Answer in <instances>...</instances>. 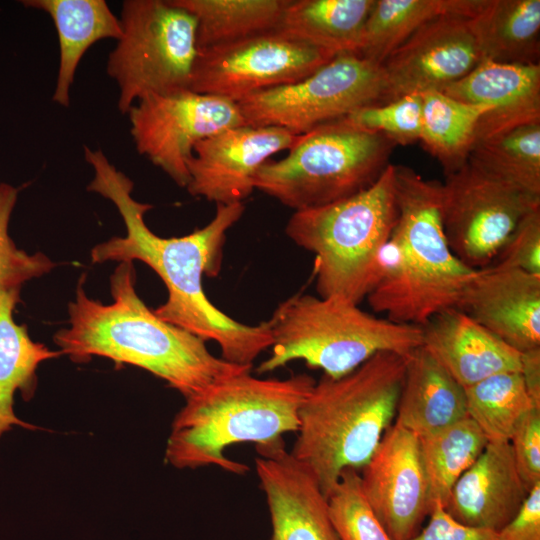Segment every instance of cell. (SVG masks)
Wrapping results in <instances>:
<instances>
[{
  "mask_svg": "<svg viewBox=\"0 0 540 540\" xmlns=\"http://www.w3.org/2000/svg\"><path fill=\"white\" fill-rule=\"evenodd\" d=\"M84 157L94 170L87 189L116 206L127 231L124 237L96 245L91 251L92 262H144L168 291L166 302L153 310L159 318L203 341H215L226 361L252 366L272 345L268 321L246 325L234 320L211 303L202 287L204 275L219 274L226 233L243 215L244 204H217L215 216L204 227L185 236L164 238L146 225L144 215L152 205L133 198V181L100 149L85 146Z\"/></svg>",
  "mask_w": 540,
  "mask_h": 540,
  "instance_id": "1",
  "label": "cell"
},
{
  "mask_svg": "<svg viewBox=\"0 0 540 540\" xmlns=\"http://www.w3.org/2000/svg\"><path fill=\"white\" fill-rule=\"evenodd\" d=\"M85 279L80 278L75 299L68 304L70 327L53 337L73 362L100 356L117 365L130 364L163 379L185 399L251 370L214 356L205 341L159 318L136 292L133 262L119 263L110 276L111 304L89 298Z\"/></svg>",
  "mask_w": 540,
  "mask_h": 540,
  "instance_id": "2",
  "label": "cell"
},
{
  "mask_svg": "<svg viewBox=\"0 0 540 540\" xmlns=\"http://www.w3.org/2000/svg\"><path fill=\"white\" fill-rule=\"evenodd\" d=\"M397 224L380 256L378 279L368 293L370 307L400 324L422 327L456 308L477 272L451 251L441 218V182L394 165Z\"/></svg>",
  "mask_w": 540,
  "mask_h": 540,
  "instance_id": "3",
  "label": "cell"
},
{
  "mask_svg": "<svg viewBox=\"0 0 540 540\" xmlns=\"http://www.w3.org/2000/svg\"><path fill=\"white\" fill-rule=\"evenodd\" d=\"M406 356L379 352L352 372L315 382L300 407L290 453L314 476L327 498L343 470L362 469L392 425Z\"/></svg>",
  "mask_w": 540,
  "mask_h": 540,
  "instance_id": "4",
  "label": "cell"
},
{
  "mask_svg": "<svg viewBox=\"0 0 540 540\" xmlns=\"http://www.w3.org/2000/svg\"><path fill=\"white\" fill-rule=\"evenodd\" d=\"M315 380L307 374L262 379L250 371L221 379L186 399L175 415L165 461L178 469L217 466L244 474L247 465L226 457L236 443L270 445L297 432L300 407Z\"/></svg>",
  "mask_w": 540,
  "mask_h": 540,
  "instance_id": "5",
  "label": "cell"
},
{
  "mask_svg": "<svg viewBox=\"0 0 540 540\" xmlns=\"http://www.w3.org/2000/svg\"><path fill=\"white\" fill-rule=\"evenodd\" d=\"M394 164L369 188L345 199L295 211L285 232L315 254L319 297L359 304L375 285L380 256L397 224Z\"/></svg>",
  "mask_w": 540,
  "mask_h": 540,
  "instance_id": "6",
  "label": "cell"
},
{
  "mask_svg": "<svg viewBox=\"0 0 540 540\" xmlns=\"http://www.w3.org/2000/svg\"><path fill=\"white\" fill-rule=\"evenodd\" d=\"M268 323L272 352L257 367L259 374L303 360L339 378L379 352L406 356L423 343L421 327L376 317L340 296L293 295Z\"/></svg>",
  "mask_w": 540,
  "mask_h": 540,
  "instance_id": "7",
  "label": "cell"
},
{
  "mask_svg": "<svg viewBox=\"0 0 540 540\" xmlns=\"http://www.w3.org/2000/svg\"><path fill=\"white\" fill-rule=\"evenodd\" d=\"M395 146L339 119L297 135L284 158L260 167L254 188L294 211L321 207L374 184Z\"/></svg>",
  "mask_w": 540,
  "mask_h": 540,
  "instance_id": "8",
  "label": "cell"
},
{
  "mask_svg": "<svg viewBox=\"0 0 540 540\" xmlns=\"http://www.w3.org/2000/svg\"><path fill=\"white\" fill-rule=\"evenodd\" d=\"M119 19L122 34L106 70L118 84L121 113L146 96L190 89L198 54L190 12L172 0H126Z\"/></svg>",
  "mask_w": 540,
  "mask_h": 540,
  "instance_id": "9",
  "label": "cell"
},
{
  "mask_svg": "<svg viewBox=\"0 0 540 540\" xmlns=\"http://www.w3.org/2000/svg\"><path fill=\"white\" fill-rule=\"evenodd\" d=\"M381 64L355 53L335 56L303 79L252 94L237 103L246 125L294 135L385 102Z\"/></svg>",
  "mask_w": 540,
  "mask_h": 540,
  "instance_id": "10",
  "label": "cell"
},
{
  "mask_svg": "<svg viewBox=\"0 0 540 540\" xmlns=\"http://www.w3.org/2000/svg\"><path fill=\"white\" fill-rule=\"evenodd\" d=\"M441 183V218L453 254L472 269L489 266L518 223L540 208V196L467 161Z\"/></svg>",
  "mask_w": 540,
  "mask_h": 540,
  "instance_id": "11",
  "label": "cell"
},
{
  "mask_svg": "<svg viewBox=\"0 0 540 540\" xmlns=\"http://www.w3.org/2000/svg\"><path fill=\"white\" fill-rule=\"evenodd\" d=\"M127 114L138 153L182 188L189 182L187 163L195 145L245 124L237 103L190 89L146 96Z\"/></svg>",
  "mask_w": 540,
  "mask_h": 540,
  "instance_id": "12",
  "label": "cell"
},
{
  "mask_svg": "<svg viewBox=\"0 0 540 540\" xmlns=\"http://www.w3.org/2000/svg\"><path fill=\"white\" fill-rule=\"evenodd\" d=\"M335 56L276 31L198 51L190 90L238 103L297 82Z\"/></svg>",
  "mask_w": 540,
  "mask_h": 540,
  "instance_id": "13",
  "label": "cell"
},
{
  "mask_svg": "<svg viewBox=\"0 0 540 540\" xmlns=\"http://www.w3.org/2000/svg\"><path fill=\"white\" fill-rule=\"evenodd\" d=\"M362 469L365 497L390 538L417 535L432 508L419 438L394 422Z\"/></svg>",
  "mask_w": 540,
  "mask_h": 540,
  "instance_id": "14",
  "label": "cell"
},
{
  "mask_svg": "<svg viewBox=\"0 0 540 540\" xmlns=\"http://www.w3.org/2000/svg\"><path fill=\"white\" fill-rule=\"evenodd\" d=\"M482 61L468 18L441 16L415 31L381 63L385 102L441 91Z\"/></svg>",
  "mask_w": 540,
  "mask_h": 540,
  "instance_id": "15",
  "label": "cell"
},
{
  "mask_svg": "<svg viewBox=\"0 0 540 540\" xmlns=\"http://www.w3.org/2000/svg\"><path fill=\"white\" fill-rule=\"evenodd\" d=\"M297 135L273 126L240 125L199 141L187 163V191L217 204L243 203L270 157L288 150Z\"/></svg>",
  "mask_w": 540,
  "mask_h": 540,
  "instance_id": "16",
  "label": "cell"
},
{
  "mask_svg": "<svg viewBox=\"0 0 540 540\" xmlns=\"http://www.w3.org/2000/svg\"><path fill=\"white\" fill-rule=\"evenodd\" d=\"M256 473L272 524L271 540H339L328 501L312 473L280 440L256 446Z\"/></svg>",
  "mask_w": 540,
  "mask_h": 540,
  "instance_id": "17",
  "label": "cell"
},
{
  "mask_svg": "<svg viewBox=\"0 0 540 540\" xmlns=\"http://www.w3.org/2000/svg\"><path fill=\"white\" fill-rule=\"evenodd\" d=\"M456 308L519 353L540 348V275L498 265L478 269Z\"/></svg>",
  "mask_w": 540,
  "mask_h": 540,
  "instance_id": "18",
  "label": "cell"
},
{
  "mask_svg": "<svg viewBox=\"0 0 540 540\" xmlns=\"http://www.w3.org/2000/svg\"><path fill=\"white\" fill-rule=\"evenodd\" d=\"M441 92L461 102L491 109L479 119L474 144L540 122V64L482 60L465 77Z\"/></svg>",
  "mask_w": 540,
  "mask_h": 540,
  "instance_id": "19",
  "label": "cell"
},
{
  "mask_svg": "<svg viewBox=\"0 0 540 540\" xmlns=\"http://www.w3.org/2000/svg\"><path fill=\"white\" fill-rule=\"evenodd\" d=\"M517 471L509 441H490L454 484L443 507L456 521L500 531L529 494Z\"/></svg>",
  "mask_w": 540,
  "mask_h": 540,
  "instance_id": "20",
  "label": "cell"
},
{
  "mask_svg": "<svg viewBox=\"0 0 540 540\" xmlns=\"http://www.w3.org/2000/svg\"><path fill=\"white\" fill-rule=\"evenodd\" d=\"M421 328L422 345L464 388L496 374L520 372L521 353L457 308L438 313Z\"/></svg>",
  "mask_w": 540,
  "mask_h": 540,
  "instance_id": "21",
  "label": "cell"
},
{
  "mask_svg": "<svg viewBox=\"0 0 540 540\" xmlns=\"http://www.w3.org/2000/svg\"><path fill=\"white\" fill-rule=\"evenodd\" d=\"M466 417L464 387L423 345L406 355L395 423L422 438Z\"/></svg>",
  "mask_w": 540,
  "mask_h": 540,
  "instance_id": "22",
  "label": "cell"
},
{
  "mask_svg": "<svg viewBox=\"0 0 540 540\" xmlns=\"http://www.w3.org/2000/svg\"><path fill=\"white\" fill-rule=\"evenodd\" d=\"M21 3L46 12L54 22L59 67L52 100L69 107L70 88L83 55L99 40H118L122 34L120 19L104 0H24Z\"/></svg>",
  "mask_w": 540,
  "mask_h": 540,
  "instance_id": "23",
  "label": "cell"
},
{
  "mask_svg": "<svg viewBox=\"0 0 540 540\" xmlns=\"http://www.w3.org/2000/svg\"><path fill=\"white\" fill-rule=\"evenodd\" d=\"M22 286L0 288V437L14 426L35 430L36 426L19 419L14 412V395L31 400L37 388L38 366L46 360L63 356L33 341L26 325L14 321L13 312L20 302Z\"/></svg>",
  "mask_w": 540,
  "mask_h": 540,
  "instance_id": "24",
  "label": "cell"
},
{
  "mask_svg": "<svg viewBox=\"0 0 540 540\" xmlns=\"http://www.w3.org/2000/svg\"><path fill=\"white\" fill-rule=\"evenodd\" d=\"M375 0H289L276 32L333 56L358 54Z\"/></svg>",
  "mask_w": 540,
  "mask_h": 540,
  "instance_id": "25",
  "label": "cell"
},
{
  "mask_svg": "<svg viewBox=\"0 0 540 540\" xmlns=\"http://www.w3.org/2000/svg\"><path fill=\"white\" fill-rule=\"evenodd\" d=\"M468 22L482 60L539 64L540 0H483Z\"/></svg>",
  "mask_w": 540,
  "mask_h": 540,
  "instance_id": "26",
  "label": "cell"
},
{
  "mask_svg": "<svg viewBox=\"0 0 540 540\" xmlns=\"http://www.w3.org/2000/svg\"><path fill=\"white\" fill-rule=\"evenodd\" d=\"M483 0H375L358 55L381 64L427 22L441 16L472 17Z\"/></svg>",
  "mask_w": 540,
  "mask_h": 540,
  "instance_id": "27",
  "label": "cell"
},
{
  "mask_svg": "<svg viewBox=\"0 0 540 540\" xmlns=\"http://www.w3.org/2000/svg\"><path fill=\"white\" fill-rule=\"evenodd\" d=\"M196 19L198 51L276 31L289 0H172Z\"/></svg>",
  "mask_w": 540,
  "mask_h": 540,
  "instance_id": "28",
  "label": "cell"
},
{
  "mask_svg": "<svg viewBox=\"0 0 540 540\" xmlns=\"http://www.w3.org/2000/svg\"><path fill=\"white\" fill-rule=\"evenodd\" d=\"M420 141L448 175L467 161L479 119L491 109L456 100L437 90L424 92Z\"/></svg>",
  "mask_w": 540,
  "mask_h": 540,
  "instance_id": "29",
  "label": "cell"
},
{
  "mask_svg": "<svg viewBox=\"0 0 540 540\" xmlns=\"http://www.w3.org/2000/svg\"><path fill=\"white\" fill-rule=\"evenodd\" d=\"M468 161L502 181L540 196V122L475 143Z\"/></svg>",
  "mask_w": 540,
  "mask_h": 540,
  "instance_id": "30",
  "label": "cell"
},
{
  "mask_svg": "<svg viewBox=\"0 0 540 540\" xmlns=\"http://www.w3.org/2000/svg\"><path fill=\"white\" fill-rule=\"evenodd\" d=\"M464 389L467 415L488 442L510 441L525 416L538 408L520 372L496 374Z\"/></svg>",
  "mask_w": 540,
  "mask_h": 540,
  "instance_id": "31",
  "label": "cell"
},
{
  "mask_svg": "<svg viewBox=\"0 0 540 540\" xmlns=\"http://www.w3.org/2000/svg\"><path fill=\"white\" fill-rule=\"evenodd\" d=\"M419 440L432 504L439 501L444 505L454 484L478 459L488 440L469 417Z\"/></svg>",
  "mask_w": 540,
  "mask_h": 540,
  "instance_id": "32",
  "label": "cell"
},
{
  "mask_svg": "<svg viewBox=\"0 0 540 540\" xmlns=\"http://www.w3.org/2000/svg\"><path fill=\"white\" fill-rule=\"evenodd\" d=\"M327 501L339 540H392L365 497L358 470H343Z\"/></svg>",
  "mask_w": 540,
  "mask_h": 540,
  "instance_id": "33",
  "label": "cell"
},
{
  "mask_svg": "<svg viewBox=\"0 0 540 540\" xmlns=\"http://www.w3.org/2000/svg\"><path fill=\"white\" fill-rule=\"evenodd\" d=\"M342 120L359 130L380 134L395 145H408L420 141L421 94H408L388 102L367 105Z\"/></svg>",
  "mask_w": 540,
  "mask_h": 540,
  "instance_id": "34",
  "label": "cell"
},
{
  "mask_svg": "<svg viewBox=\"0 0 540 540\" xmlns=\"http://www.w3.org/2000/svg\"><path fill=\"white\" fill-rule=\"evenodd\" d=\"M18 193V188L0 183V288L22 286L26 281L41 277L56 266L41 252L28 254L18 249L9 236L8 225Z\"/></svg>",
  "mask_w": 540,
  "mask_h": 540,
  "instance_id": "35",
  "label": "cell"
},
{
  "mask_svg": "<svg viewBox=\"0 0 540 540\" xmlns=\"http://www.w3.org/2000/svg\"><path fill=\"white\" fill-rule=\"evenodd\" d=\"M490 265L540 275V208L531 211L518 223Z\"/></svg>",
  "mask_w": 540,
  "mask_h": 540,
  "instance_id": "36",
  "label": "cell"
},
{
  "mask_svg": "<svg viewBox=\"0 0 540 540\" xmlns=\"http://www.w3.org/2000/svg\"><path fill=\"white\" fill-rule=\"evenodd\" d=\"M509 442L517 471L530 491L540 482V409L525 416Z\"/></svg>",
  "mask_w": 540,
  "mask_h": 540,
  "instance_id": "37",
  "label": "cell"
},
{
  "mask_svg": "<svg viewBox=\"0 0 540 540\" xmlns=\"http://www.w3.org/2000/svg\"><path fill=\"white\" fill-rule=\"evenodd\" d=\"M410 540H498V533L464 525L453 519L439 501H434L427 525Z\"/></svg>",
  "mask_w": 540,
  "mask_h": 540,
  "instance_id": "38",
  "label": "cell"
},
{
  "mask_svg": "<svg viewBox=\"0 0 540 540\" xmlns=\"http://www.w3.org/2000/svg\"><path fill=\"white\" fill-rule=\"evenodd\" d=\"M498 533V540H540V482L529 492L521 509Z\"/></svg>",
  "mask_w": 540,
  "mask_h": 540,
  "instance_id": "39",
  "label": "cell"
},
{
  "mask_svg": "<svg viewBox=\"0 0 540 540\" xmlns=\"http://www.w3.org/2000/svg\"><path fill=\"white\" fill-rule=\"evenodd\" d=\"M520 373L530 398L540 408V348L521 353Z\"/></svg>",
  "mask_w": 540,
  "mask_h": 540,
  "instance_id": "40",
  "label": "cell"
}]
</instances>
